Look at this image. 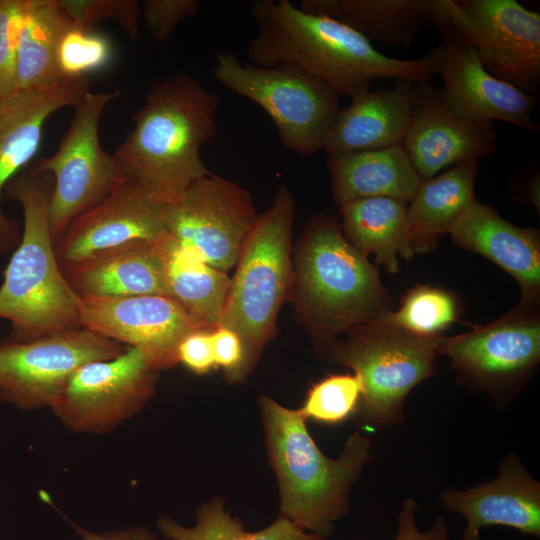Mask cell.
I'll return each instance as SVG.
<instances>
[{
    "label": "cell",
    "mask_w": 540,
    "mask_h": 540,
    "mask_svg": "<svg viewBox=\"0 0 540 540\" xmlns=\"http://www.w3.org/2000/svg\"><path fill=\"white\" fill-rule=\"evenodd\" d=\"M53 178L22 170L6 186L23 208L20 242L0 286V318L10 322L7 339L30 341L80 328L79 296L66 280L55 253L49 225Z\"/></svg>",
    "instance_id": "obj_5"
},
{
    "label": "cell",
    "mask_w": 540,
    "mask_h": 540,
    "mask_svg": "<svg viewBox=\"0 0 540 540\" xmlns=\"http://www.w3.org/2000/svg\"><path fill=\"white\" fill-rule=\"evenodd\" d=\"M76 26L85 29L104 21L116 22L132 39L140 35L141 8L136 0H58Z\"/></svg>",
    "instance_id": "obj_34"
},
{
    "label": "cell",
    "mask_w": 540,
    "mask_h": 540,
    "mask_svg": "<svg viewBox=\"0 0 540 540\" xmlns=\"http://www.w3.org/2000/svg\"><path fill=\"white\" fill-rule=\"evenodd\" d=\"M438 354L451 359L465 380L496 392L519 382L540 360L536 306L518 304L501 318L452 337H442Z\"/></svg>",
    "instance_id": "obj_14"
},
{
    "label": "cell",
    "mask_w": 540,
    "mask_h": 540,
    "mask_svg": "<svg viewBox=\"0 0 540 540\" xmlns=\"http://www.w3.org/2000/svg\"><path fill=\"white\" fill-rule=\"evenodd\" d=\"M441 505L465 519L462 540H481L483 527L499 525L540 537V484L511 454L492 481L465 490L446 489Z\"/></svg>",
    "instance_id": "obj_20"
},
{
    "label": "cell",
    "mask_w": 540,
    "mask_h": 540,
    "mask_svg": "<svg viewBox=\"0 0 540 540\" xmlns=\"http://www.w3.org/2000/svg\"><path fill=\"white\" fill-rule=\"evenodd\" d=\"M158 373L142 351L128 347L115 358L80 366L50 409L74 432L107 433L145 406Z\"/></svg>",
    "instance_id": "obj_13"
},
{
    "label": "cell",
    "mask_w": 540,
    "mask_h": 540,
    "mask_svg": "<svg viewBox=\"0 0 540 540\" xmlns=\"http://www.w3.org/2000/svg\"><path fill=\"white\" fill-rule=\"evenodd\" d=\"M333 200L388 197L409 203L421 179L403 145L327 155Z\"/></svg>",
    "instance_id": "obj_24"
},
{
    "label": "cell",
    "mask_w": 540,
    "mask_h": 540,
    "mask_svg": "<svg viewBox=\"0 0 540 540\" xmlns=\"http://www.w3.org/2000/svg\"><path fill=\"white\" fill-rule=\"evenodd\" d=\"M60 267L79 297L169 296L156 241L127 243Z\"/></svg>",
    "instance_id": "obj_23"
},
{
    "label": "cell",
    "mask_w": 540,
    "mask_h": 540,
    "mask_svg": "<svg viewBox=\"0 0 540 540\" xmlns=\"http://www.w3.org/2000/svg\"><path fill=\"white\" fill-rule=\"evenodd\" d=\"M27 0H0V98L17 92L18 44Z\"/></svg>",
    "instance_id": "obj_35"
},
{
    "label": "cell",
    "mask_w": 540,
    "mask_h": 540,
    "mask_svg": "<svg viewBox=\"0 0 540 540\" xmlns=\"http://www.w3.org/2000/svg\"><path fill=\"white\" fill-rule=\"evenodd\" d=\"M160 533L169 540H326L306 532L289 520L278 517L266 528L249 532L241 521L225 510L224 501L215 498L202 504L193 526L181 525L162 515L157 520Z\"/></svg>",
    "instance_id": "obj_30"
},
{
    "label": "cell",
    "mask_w": 540,
    "mask_h": 540,
    "mask_svg": "<svg viewBox=\"0 0 540 540\" xmlns=\"http://www.w3.org/2000/svg\"><path fill=\"white\" fill-rule=\"evenodd\" d=\"M258 216L245 188L210 171L163 209L166 233L225 273L235 267Z\"/></svg>",
    "instance_id": "obj_12"
},
{
    "label": "cell",
    "mask_w": 540,
    "mask_h": 540,
    "mask_svg": "<svg viewBox=\"0 0 540 540\" xmlns=\"http://www.w3.org/2000/svg\"><path fill=\"white\" fill-rule=\"evenodd\" d=\"M294 216V196L281 185L249 232L230 281L219 325L239 336L245 375L271 339L279 310L289 296Z\"/></svg>",
    "instance_id": "obj_6"
},
{
    "label": "cell",
    "mask_w": 540,
    "mask_h": 540,
    "mask_svg": "<svg viewBox=\"0 0 540 540\" xmlns=\"http://www.w3.org/2000/svg\"><path fill=\"white\" fill-rule=\"evenodd\" d=\"M212 71L223 86L269 115L284 148L304 157L323 149L341 110L340 96L326 83L291 64L259 67L231 52H220Z\"/></svg>",
    "instance_id": "obj_8"
},
{
    "label": "cell",
    "mask_w": 540,
    "mask_h": 540,
    "mask_svg": "<svg viewBox=\"0 0 540 540\" xmlns=\"http://www.w3.org/2000/svg\"><path fill=\"white\" fill-rule=\"evenodd\" d=\"M436 88L426 84L416 104L403 146L421 180L441 170L493 154L497 130L490 121H469L448 111Z\"/></svg>",
    "instance_id": "obj_19"
},
{
    "label": "cell",
    "mask_w": 540,
    "mask_h": 540,
    "mask_svg": "<svg viewBox=\"0 0 540 540\" xmlns=\"http://www.w3.org/2000/svg\"><path fill=\"white\" fill-rule=\"evenodd\" d=\"M461 313L458 297L451 291L416 285L403 296L398 310H390L379 321L423 337H439Z\"/></svg>",
    "instance_id": "obj_31"
},
{
    "label": "cell",
    "mask_w": 540,
    "mask_h": 540,
    "mask_svg": "<svg viewBox=\"0 0 540 540\" xmlns=\"http://www.w3.org/2000/svg\"><path fill=\"white\" fill-rule=\"evenodd\" d=\"M407 204L388 197H370L340 206L341 229L349 243L362 255L373 254L389 273L399 269V256L411 259L408 244Z\"/></svg>",
    "instance_id": "obj_28"
},
{
    "label": "cell",
    "mask_w": 540,
    "mask_h": 540,
    "mask_svg": "<svg viewBox=\"0 0 540 540\" xmlns=\"http://www.w3.org/2000/svg\"><path fill=\"white\" fill-rule=\"evenodd\" d=\"M453 242L497 264L516 279L520 304L537 306L540 297V235L515 226L476 199L451 226Z\"/></svg>",
    "instance_id": "obj_21"
},
{
    "label": "cell",
    "mask_w": 540,
    "mask_h": 540,
    "mask_svg": "<svg viewBox=\"0 0 540 540\" xmlns=\"http://www.w3.org/2000/svg\"><path fill=\"white\" fill-rule=\"evenodd\" d=\"M75 532L82 540H158V538L145 527L119 529L106 532H94L72 523Z\"/></svg>",
    "instance_id": "obj_40"
},
{
    "label": "cell",
    "mask_w": 540,
    "mask_h": 540,
    "mask_svg": "<svg viewBox=\"0 0 540 540\" xmlns=\"http://www.w3.org/2000/svg\"><path fill=\"white\" fill-rule=\"evenodd\" d=\"M72 24L58 0H27L18 44L17 91L66 82L57 67V50Z\"/></svg>",
    "instance_id": "obj_29"
},
{
    "label": "cell",
    "mask_w": 540,
    "mask_h": 540,
    "mask_svg": "<svg viewBox=\"0 0 540 540\" xmlns=\"http://www.w3.org/2000/svg\"><path fill=\"white\" fill-rule=\"evenodd\" d=\"M211 340L215 366L223 368L229 382L243 380L244 351L239 336L219 325L212 329Z\"/></svg>",
    "instance_id": "obj_37"
},
{
    "label": "cell",
    "mask_w": 540,
    "mask_h": 540,
    "mask_svg": "<svg viewBox=\"0 0 540 540\" xmlns=\"http://www.w3.org/2000/svg\"><path fill=\"white\" fill-rule=\"evenodd\" d=\"M219 96L187 74L152 83L132 117L134 127L113 153L128 176L166 203L209 170L203 144L217 133Z\"/></svg>",
    "instance_id": "obj_2"
},
{
    "label": "cell",
    "mask_w": 540,
    "mask_h": 540,
    "mask_svg": "<svg viewBox=\"0 0 540 540\" xmlns=\"http://www.w3.org/2000/svg\"><path fill=\"white\" fill-rule=\"evenodd\" d=\"M169 296L203 327L219 325L231 278L165 233L156 241Z\"/></svg>",
    "instance_id": "obj_27"
},
{
    "label": "cell",
    "mask_w": 540,
    "mask_h": 540,
    "mask_svg": "<svg viewBox=\"0 0 540 540\" xmlns=\"http://www.w3.org/2000/svg\"><path fill=\"white\" fill-rule=\"evenodd\" d=\"M426 84L396 79L391 89L369 90L352 98L340 110L322 150L331 155L403 145Z\"/></svg>",
    "instance_id": "obj_22"
},
{
    "label": "cell",
    "mask_w": 540,
    "mask_h": 540,
    "mask_svg": "<svg viewBox=\"0 0 540 540\" xmlns=\"http://www.w3.org/2000/svg\"><path fill=\"white\" fill-rule=\"evenodd\" d=\"M345 340L334 341L328 359L353 370L362 384L355 413L359 425L382 429L402 422L404 402L411 390L435 369L441 338L412 334L383 321L350 329Z\"/></svg>",
    "instance_id": "obj_7"
},
{
    "label": "cell",
    "mask_w": 540,
    "mask_h": 540,
    "mask_svg": "<svg viewBox=\"0 0 540 540\" xmlns=\"http://www.w3.org/2000/svg\"><path fill=\"white\" fill-rule=\"evenodd\" d=\"M200 7L198 0H146L142 4L141 19L154 39L165 41L182 21L195 16Z\"/></svg>",
    "instance_id": "obj_36"
},
{
    "label": "cell",
    "mask_w": 540,
    "mask_h": 540,
    "mask_svg": "<svg viewBox=\"0 0 540 540\" xmlns=\"http://www.w3.org/2000/svg\"><path fill=\"white\" fill-rule=\"evenodd\" d=\"M416 512L417 503L412 498L403 501L397 519V533L393 540H449L448 526L442 515L435 519L428 530L421 531Z\"/></svg>",
    "instance_id": "obj_39"
},
{
    "label": "cell",
    "mask_w": 540,
    "mask_h": 540,
    "mask_svg": "<svg viewBox=\"0 0 540 540\" xmlns=\"http://www.w3.org/2000/svg\"><path fill=\"white\" fill-rule=\"evenodd\" d=\"M120 93L87 91L73 106L72 121L56 152L30 166L53 178L49 225L54 244L74 219L99 204L128 177L119 160L105 152L99 140L101 115Z\"/></svg>",
    "instance_id": "obj_9"
},
{
    "label": "cell",
    "mask_w": 540,
    "mask_h": 540,
    "mask_svg": "<svg viewBox=\"0 0 540 540\" xmlns=\"http://www.w3.org/2000/svg\"><path fill=\"white\" fill-rule=\"evenodd\" d=\"M268 455L280 492V515L326 539L349 508L350 489L370 459V439L356 431L336 459L321 452L297 410L259 399Z\"/></svg>",
    "instance_id": "obj_4"
},
{
    "label": "cell",
    "mask_w": 540,
    "mask_h": 540,
    "mask_svg": "<svg viewBox=\"0 0 540 540\" xmlns=\"http://www.w3.org/2000/svg\"><path fill=\"white\" fill-rule=\"evenodd\" d=\"M87 91L89 80L83 78L0 98V254L14 250L21 238L18 223L1 209L3 191L37 153L47 119Z\"/></svg>",
    "instance_id": "obj_18"
},
{
    "label": "cell",
    "mask_w": 540,
    "mask_h": 540,
    "mask_svg": "<svg viewBox=\"0 0 540 540\" xmlns=\"http://www.w3.org/2000/svg\"><path fill=\"white\" fill-rule=\"evenodd\" d=\"M78 306L81 327L142 351L157 371L178 364L180 341L205 328L169 296H85Z\"/></svg>",
    "instance_id": "obj_15"
},
{
    "label": "cell",
    "mask_w": 540,
    "mask_h": 540,
    "mask_svg": "<svg viewBox=\"0 0 540 540\" xmlns=\"http://www.w3.org/2000/svg\"><path fill=\"white\" fill-rule=\"evenodd\" d=\"M113 54L107 36L72 24L60 40L57 67L63 80H79L105 68Z\"/></svg>",
    "instance_id": "obj_33"
},
{
    "label": "cell",
    "mask_w": 540,
    "mask_h": 540,
    "mask_svg": "<svg viewBox=\"0 0 540 540\" xmlns=\"http://www.w3.org/2000/svg\"><path fill=\"white\" fill-rule=\"evenodd\" d=\"M289 296L302 324L326 351L337 335L390 310L389 295L368 257L333 217L317 215L299 239Z\"/></svg>",
    "instance_id": "obj_3"
},
{
    "label": "cell",
    "mask_w": 540,
    "mask_h": 540,
    "mask_svg": "<svg viewBox=\"0 0 540 540\" xmlns=\"http://www.w3.org/2000/svg\"><path fill=\"white\" fill-rule=\"evenodd\" d=\"M437 0H303V12L334 18L367 40L409 47L422 24L431 25Z\"/></svg>",
    "instance_id": "obj_26"
},
{
    "label": "cell",
    "mask_w": 540,
    "mask_h": 540,
    "mask_svg": "<svg viewBox=\"0 0 540 540\" xmlns=\"http://www.w3.org/2000/svg\"><path fill=\"white\" fill-rule=\"evenodd\" d=\"M211 331L200 328L189 332L178 345L177 362L198 375L215 367Z\"/></svg>",
    "instance_id": "obj_38"
},
{
    "label": "cell",
    "mask_w": 540,
    "mask_h": 540,
    "mask_svg": "<svg viewBox=\"0 0 540 540\" xmlns=\"http://www.w3.org/2000/svg\"><path fill=\"white\" fill-rule=\"evenodd\" d=\"M128 346L80 327L30 341L0 340V402L22 411L51 408L80 366Z\"/></svg>",
    "instance_id": "obj_11"
},
{
    "label": "cell",
    "mask_w": 540,
    "mask_h": 540,
    "mask_svg": "<svg viewBox=\"0 0 540 540\" xmlns=\"http://www.w3.org/2000/svg\"><path fill=\"white\" fill-rule=\"evenodd\" d=\"M436 30L471 48L494 77L527 93L540 87V14L515 0H445Z\"/></svg>",
    "instance_id": "obj_10"
},
{
    "label": "cell",
    "mask_w": 540,
    "mask_h": 540,
    "mask_svg": "<svg viewBox=\"0 0 540 540\" xmlns=\"http://www.w3.org/2000/svg\"><path fill=\"white\" fill-rule=\"evenodd\" d=\"M166 202L128 176L104 200L74 219L55 244L60 265L135 241L155 242L166 231Z\"/></svg>",
    "instance_id": "obj_17"
},
{
    "label": "cell",
    "mask_w": 540,
    "mask_h": 540,
    "mask_svg": "<svg viewBox=\"0 0 540 540\" xmlns=\"http://www.w3.org/2000/svg\"><path fill=\"white\" fill-rule=\"evenodd\" d=\"M257 33L246 53L250 64L273 67L287 63L330 86L339 96L355 98L377 79L430 83L436 75L431 59L388 57L346 24L303 12L289 0H258L250 7Z\"/></svg>",
    "instance_id": "obj_1"
},
{
    "label": "cell",
    "mask_w": 540,
    "mask_h": 540,
    "mask_svg": "<svg viewBox=\"0 0 540 540\" xmlns=\"http://www.w3.org/2000/svg\"><path fill=\"white\" fill-rule=\"evenodd\" d=\"M361 395L362 384L356 374H334L313 384L297 411L305 420L337 425L355 415Z\"/></svg>",
    "instance_id": "obj_32"
},
{
    "label": "cell",
    "mask_w": 540,
    "mask_h": 540,
    "mask_svg": "<svg viewBox=\"0 0 540 540\" xmlns=\"http://www.w3.org/2000/svg\"><path fill=\"white\" fill-rule=\"evenodd\" d=\"M478 161L456 164L421 180L407 204L408 244L414 254L433 251L440 238L476 199L474 181Z\"/></svg>",
    "instance_id": "obj_25"
},
{
    "label": "cell",
    "mask_w": 540,
    "mask_h": 540,
    "mask_svg": "<svg viewBox=\"0 0 540 540\" xmlns=\"http://www.w3.org/2000/svg\"><path fill=\"white\" fill-rule=\"evenodd\" d=\"M442 39L427 56L433 62L435 74L443 80L436 95L448 111L469 121L500 120L539 132L532 118L538 105L535 94L491 75L466 45L447 36Z\"/></svg>",
    "instance_id": "obj_16"
}]
</instances>
